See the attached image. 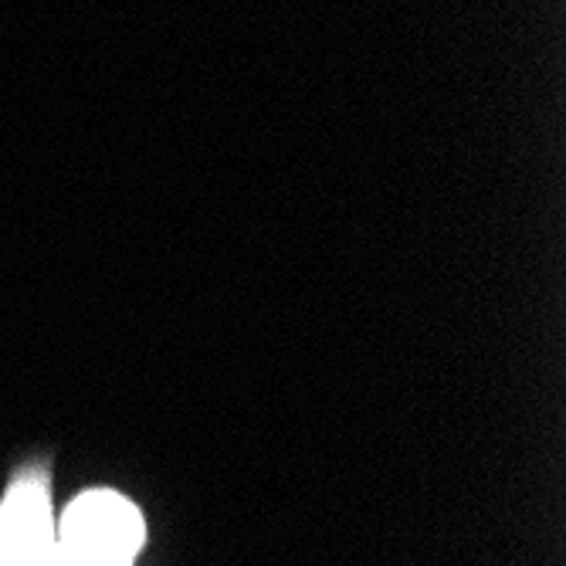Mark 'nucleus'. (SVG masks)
<instances>
[{
    "mask_svg": "<svg viewBox=\"0 0 566 566\" xmlns=\"http://www.w3.org/2000/svg\"><path fill=\"white\" fill-rule=\"evenodd\" d=\"M143 539L139 509L113 489L82 492L55 523L62 566H133Z\"/></svg>",
    "mask_w": 566,
    "mask_h": 566,
    "instance_id": "obj_1",
    "label": "nucleus"
},
{
    "mask_svg": "<svg viewBox=\"0 0 566 566\" xmlns=\"http://www.w3.org/2000/svg\"><path fill=\"white\" fill-rule=\"evenodd\" d=\"M0 566H62L48 489L21 479L0 505Z\"/></svg>",
    "mask_w": 566,
    "mask_h": 566,
    "instance_id": "obj_2",
    "label": "nucleus"
}]
</instances>
